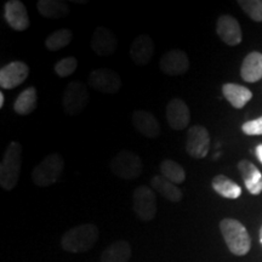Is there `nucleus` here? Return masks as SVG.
<instances>
[{"instance_id":"obj_28","label":"nucleus","mask_w":262,"mask_h":262,"mask_svg":"<svg viewBox=\"0 0 262 262\" xmlns=\"http://www.w3.org/2000/svg\"><path fill=\"white\" fill-rule=\"evenodd\" d=\"M238 4L251 19L262 22V0H239Z\"/></svg>"},{"instance_id":"obj_3","label":"nucleus","mask_w":262,"mask_h":262,"mask_svg":"<svg viewBox=\"0 0 262 262\" xmlns=\"http://www.w3.org/2000/svg\"><path fill=\"white\" fill-rule=\"evenodd\" d=\"M220 229L226 245L232 254L244 256L250 251L251 238L242 222L235 219H224L220 222Z\"/></svg>"},{"instance_id":"obj_19","label":"nucleus","mask_w":262,"mask_h":262,"mask_svg":"<svg viewBox=\"0 0 262 262\" xmlns=\"http://www.w3.org/2000/svg\"><path fill=\"white\" fill-rule=\"evenodd\" d=\"M241 75L248 83H256L262 79V54L253 51L245 56L241 68Z\"/></svg>"},{"instance_id":"obj_8","label":"nucleus","mask_w":262,"mask_h":262,"mask_svg":"<svg viewBox=\"0 0 262 262\" xmlns=\"http://www.w3.org/2000/svg\"><path fill=\"white\" fill-rule=\"evenodd\" d=\"M210 148V135L206 127L193 125L189 127L186 136V150L192 158L203 159Z\"/></svg>"},{"instance_id":"obj_29","label":"nucleus","mask_w":262,"mask_h":262,"mask_svg":"<svg viewBox=\"0 0 262 262\" xmlns=\"http://www.w3.org/2000/svg\"><path fill=\"white\" fill-rule=\"evenodd\" d=\"M78 67V60L73 56H68L62 58L55 64V73H56L60 78H67L72 75L77 70Z\"/></svg>"},{"instance_id":"obj_26","label":"nucleus","mask_w":262,"mask_h":262,"mask_svg":"<svg viewBox=\"0 0 262 262\" xmlns=\"http://www.w3.org/2000/svg\"><path fill=\"white\" fill-rule=\"evenodd\" d=\"M160 172L162 176L175 185H181L186 180L185 169L172 159H165L160 163Z\"/></svg>"},{"instance_id":"obj_12","label":"nucleus","mask_w":262,"mask_h":262,"mask_svg":"<svg viewBox=\"0 0 262 262\" xmlns=\"http://www.w3.org/2000/svg\"><path fill=\"white\" fill-rule=\"evenodd\" d=\"M166 120L169 126L176 131L185 130L191 122V112L187 103L181 98H172L166 106Z\"/></svg>"},{"instance_id":"obj_24","label":"nucleus","mask_w":262,"mask_h":262,"mask_svg":"<svg viewBox=\"0 0 262 262\" xmlns=\"http://www.w3.org/2000/svg\"><path fill=\"white\" fill-rule=\"evenodd\" d=\"M37 9L39 14L47 18H61L70 14V6L61 0H40Z\"/></svg>"},{"instance_id":"obj_7","label":"nucleus","mask_w":262,"mask_h":262,"mask_svg":"<svg viewBox=\"0 0 262 262\" xmlns=\"http://www.w3.org/2000/svg\"><path fill=\"white\" fill-rule=\"evenodd\" d=\"M88 102H89V93L86 85L80 81H72L67 85L63 93L62 106L68 116H77L83 112L88 106Z\"/></svg>"},{"instance_id":"obj_21","label":"nucleus","mask_w":262,"mask_h":262,"mask_svg":"<svg viewBox=\"0 0 262 262\" xmlns=\"http://www.w3.org/2000/svg\"><path fill=\"white\" fill-rule=\"evenodd\" d=\"M150 186H152L153 191L158 192L166 201H170L171 203H179L182 201V191L178 187V185L170 182L162 175H156L150 181Z\"/></svg>"},{"instance_id":"obj_10","label":"nucleus","mask_w":262,"mask_h":262,"mask_svg":"<svg viewBox=\"0 0 262 262\" xmlns=\"http://www.w3.org/2000/svg\"><path fill=\"white\" fill-rule=\"evenodd\" d=\"M29 75V67L22 61L10 62L0 70V86L11 90L21 85Z\"/></svg>"},{"instance_id":"obj_20","label":"nucleus","mask_w":262,"mask_h":262,"mask_svg":"<svg viewBox=\"0 0 262 262\" xmlns=\"http://www.w3.org/2000/svg\"><path fill=\"white\" fill-rule=\"evenodd\" d=\"M222 94L226 100L237 110L243 108L253 98V93L248 88L233 83L225 84L222 86Z\"/></svg>"},{"instance_id":"obj_15","label":"nucleus","mask_w":262,"mask_h":262,"mask_svg":"<svg viewBox=\"0 0 262 262\" xmlns=\"http://www.w3.org/2000/svg\"><path fill=\"white\" fill-rule=\"evenodd\" d=\"M155 55V41L147 34L134 39L130 48V58L136 66H147Z\"/></svg>"},{"instance_id":"obj_23","label":"nucleus","mask_w":262,"mask_h":262,"mask_svg":"<svg viewBox=\"0 0 262 262\" xmlns=\"http://www.w3.org/2000/svg\"><path fill=\"white\" fill-rule=\"evenodd\" d=\"M37 89L34 86H29L22 91L16 98L14 103V111L19 116H28L34 112L37 108Z\"/></svg>"},{"instance_id":"obj_22","label":"nucleus","mask_w":262,"mask_h":262,"mask_svg":"<svg viewBox=\"0 0 262 262\" xmlns=\"http://www.w3.org/2000/svg\"><path fill=\"white\" fill-rule=\"evenodd\" d=\"M131 257V247L126 241H117L101 254V262H127Z\"/></svg>"},{"instance_id":"obj_9","label":"nucleus","mask_w":262,"mask_h":262,"mask_svg":"<svg viewBox=\"0 0 262 262\" xmlns=\"http://www.w3.org/2000/svg\"><path fill=\"white\" fill-rule=\"evenodd\" d=\"M88 83L93 89L102 94H117L122 88L120 75L108 68H100L91 72Z\"/></svg>"},{"instance_id":"obj_6","label":"nucleus","mask_w":262,"mask_h":262,"mask_svg":"<svg viewBox=\"0 0 262 262\" xmlns=\"http://www.w3.org/2000/svg\"><path fill=\"white\" fill-rule=\"evenodd\" d=\"M133 208L141 221H152L157 215V198L153 188L139 186L133 195Z\"/></svg>"},{"instance_id":"obj_1","label":"nucleus","mask_w":262,"mask_h":262,"mask_svg":"<svg viewBox=\"0 0 262 262\" xmlns=\"http://www.w3.org/2000/svg\"><path fill=\"white\" fill-rule=\"evenodd\" d=\"M98 228L93 224H84L68 229L61 238V247L68 253H86L98 239Z\"/></svg>"},{"instance_id":"obj_30","label":"nucleus","mask_w":262,"mask_h":262,"mask_svg":"<svg viewBox=\"0 0 262 262\" xmlns=\"http://www.w3.org/2000/svg\"><path fill=\"white\" fill-rule=\"evenodd\" d=\"M242 131H243L245 135H262V117L245 122L242 125Z\"/></svg>"},{"instance_id":"obj_25","label":"nucleus","mask_w":262,"mask_h":262,"mask_svg":"<svg viewBox=\"0 0 262 262\" xmlns=\"http://www.w3.org/2000/svg\"><path fill=\"white\" fill-rule=\"evenodd\" d=\"M211 186L214 191L226 199H237L242 194L241 186L225 175H217L212 179Z\"/></svg>"},{"instance_id":"obj_27","label":"nucleus","mask_w":262,"mask_h":262,"mask_svg":"<svg viewBox=\"0 0 262 262\" xmlns=\"http://www.w3.org/2000/svg\"><path fill=\"white\" fill-rule=\"evenodd\" d=\"M72 39H73V33L70 29H58L45 39V47L50 51H58L71 44Z\"/></svg>"},{"instance_id":"obj_33","label":"nucleus","mask_w":262,"mask_h":262,"mask_svg":"<svg viewBox=\"0 0 262 262\" xmlns=\"http://www.w3.org/2000/svg\"><path fill=\"white\" fill-rule=\"evenodd\" d=\"M260 243L262 245V226H261V229H260Z\"/></svg>"},{"instance_id":"obj_14","label":"nucleus","mask_w":262,"mask_h":262,"mask_svg":"<svg viewBox=\"0 0 262 262\" xmlns=\"http://www.w3.org/2000/svg\"><path fill=\"white\" fill-rule=\"evenodd\" d=\"M216 33L221 40L229 47H235L241 44L243 35L239 22L234 17L229 15L220 16L216 24Z\"/></svg>"},{"instance_id":"obj_11","label":"nucleus","mask_w":262,"mask_h":262,"mask_svg":"<svg viewBox=\"0 0 262 262\" xmlns=\"http://www.w3.org/2000/svg\"><path fill=\"white\" fill-rule=\"evenodd\" d=\"M159 67L164 74L170 77H179L187 73L189 70V60L187 54L182 50H170L160 58Z\"/></svg>"},{"instance_id":"obj_2","label":"nucleus","mask_w":262,"mask_h":262,"mask_svg":"<svg viewBox=\"0 0 262 262\" xmlns=\"http://www.w3.org/2000/svg\"><path fill=\"white\" fill-rule=\"evenodd\" d=\"M22 146L12 141L6 148L0 164V185L5 191H11L18 182L22 166Z\"/></svg>"},{"instance_id":"obj_32","label":"nucleus","mask_w":262,"mask_h":262,"mask_svg":"<svg viewBox=\"0 0 262 262\" xmlns=\"http://www.w3.org/2000/svg\"><path fill=\"white\" fill-rule=\"evenodd\" d=\"M4 103H5V97H4V94L0 93V108L4 107Z\"/></svg>"},{"instance_id":"obj_16","label":"nucleus","mask_w":262,"mask_h":262,"mask_svg":"<svg viewBox=\"0 0 262 262\" xmlns=\"http://www.w3.org/2000/svg\"><path fill=\"white\" fill-rule=\"evenodd\" d=\"M118 41L110 29L106 27H97L91 38V49L97 56H111L117 50Z\"/></svg>"},{"instance_id":"obj_5","label":"nucleus","mask_w":262,"mask_h":262,"mask_svg":"<svg viewBox=\"0 0 262 262\" xmlns=\"http://www.w3.org/2000/svg\"><path fill=\"white\" fill-rule=\"evenodd\" d=\"M110 169L117 178L122 180H136L143 172L142 160L131 150H120L111 160Z\"/></svg>"},{"instance_id":"obj_18","label":"nucleus","mask_w":262,"mask_h":262,"mask_svg":"<svg viewBox=\"0 0 262 262\" xmlns=\"http://www.w3.org/2000/svg\"><path fill=\"white\" fill-rule=\"evenodd\" d=\"M238 170L243 178L244 185L248 192L254 195H258L262 192V173L253 163L247 159L238 163Z\"/></svg>"},{"instance_id":"obj_31","label":"nucleus","mask_w":262,"mask_h":262,"mask_svg":"<svg viewBox=\"0 0 262 262\" xmlns=\"http://www.w3.org/2000/svg\"><path fill=\"white\" fill-rule=\"evenodd\" d=\"M256 157L257 159L262 163V143L256 147Z\"/></svg>"},{"instance_id":"obj_17","label":"nucleus","mask_w":262,"mask_h":262,"mask_svg":"<svg viewBox=\"0 0 262 262\" xmlns=\"http://www.w3.org/2000/svg\"><path fill=\"white\" fill-rule=\"evenodd\" d=\"M131 122L135 129L141 135L148 137V139H156L160 134V126L157 118L152 113L145 110H137L133 113Z\"/></svg>"},{"instance_id":"obj_4","label":"nucleus","mask_w":262,"mask_h":262,"mask_svg":"<svg viewBox=\"0 0 262 262\" xmlns=\"http://www.w3.org/2000/svg\"><path fill=\"white\" fill-rule=\"evenodd\" d=\"M64 168V160L58 153H50L33 169L32 181L39 187L54 185L61 178Z\"/></svg>"},{"instance_id":"obj_13","label":"nucleus","mask_w":262,"mask_h":262,"mask_svg":"<svg viewBox=\"0 0 262 262\" xmlns=\"http://www.w3.org/2000/svg\"><path fill=\"white\" fill-rule=\"evenodd\" d=\"M4 17L10 27L18 32L26 31L31 25L27 9L19 0H9L5 3Z\"/></svg>"}]
</instances>
